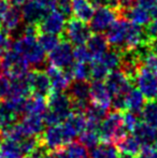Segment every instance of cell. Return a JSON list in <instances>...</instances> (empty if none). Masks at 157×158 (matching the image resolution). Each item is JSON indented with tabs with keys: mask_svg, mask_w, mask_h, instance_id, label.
<instances>
[{
	"mask_svg": "<svg viewBox=\"0 0 157 158\" xmlns=\"http://www.w3.org/2000/svg\"><path fill=\"white\" fill-rule=\"evenodd\" d=\"M74 60L78 63H92L93 57L85 45H78L73 50Z\"/></svg>",
	"mask_w": 157,
	"mask_h": 158,
	"instance_id": "74e56055",
	"label": "cell"
},
{
	"mask_svg": "<svg viewBox=\"0 0 157 158\" xmlns=\"http://www.w3.org/2000/svg\"><path fill=\"white\" fill-rule=\"evenodd\" d=\"M118 151L112 143L102 142L90 152V158H118Z\"/></svg>",
	"mask_w": 157,
	"mask_h": 158,
	"instance_id": "1f68e13d",
	"label": "cell"
},
{
	"mask_svg": "<svg viewBox=\"0 0 157 158\" xmlns=\"http://www.w3.org/2000/svg\"><path fill=\"white\" fill-rule=\"evenodd\" d=\"M39 44L45 52H52L59 43H60V38L57 35H52V33L40 32L37 37Z\"/></svg>",
	"mask_w": 157,
	"mask_h": 158,
	"instance_id": "836d02e7",
	"label": "cell"
},
{
	"mask_svg": "<svg viewBox=\"0 0 157 158\" xmlns=\"http://www.w3.org/2000/svg\"><path fill=\"white\" fill-rule=\"evenodd\" d=\"M72 44L69 41H61L52 52H50L48 60L50 66L66 70L74 64Z\"/></svg>",
	"mask_w": 157,
	"mask_h": 158,
	"instance_id": "30bf717a",
	"label": "cell"
},
{
	"mask_svg": "<svg viewBox=\"0 0 157 158\" xmlns=\"http://www.w3.org/2000/svg\"><path fill=\"white\" fill-rule=\"evenodd\" d=\"M11 50L23 56L30 66L40 67L45 60V51L39 44L36 35H22L12 42Z\"/></svg>",
	"mask_w": 157,
	"mask_h": 158,
	"instance_id": "3957f363",
	"label": "cell"
},
{
	"mask_svg": "<svg viewBox=\"0 0 157 158\" xmlns=\"http://www.w3.org/2000/svg\"><path fill=\"white\" fill-rule=\"evenodd\" d=\"M118 12L121 19H127V21L137 24L139 26H147L152 22L151 11L140 6H134L130 9L118 10Z\"/></svg>",
	"mask_w": 157,
	"mask_h": 158,
	"instance_id": "e0dca14e",
	"label": "cell"
},
{
	"mask_svg": "<svg viewBox=\"0 0 157 158\" xmlns=\"http://www.w3.org/2000/svg\"><path fill=\"white\" fill-rule=\"evenodd\" d=\"M107 111L105 109L93 103L92 106H88L85 111V117L88 122H92L95 124H100L107 116Z\"/></svg>",
	"mask_w": 157,
	"mask_h": 158,
	"instance_id": "e575fe53",
	"label": "cell"
},
{
	"mask_svg": "<svg viewBox=\"0 0 157 158\" xmlns=\"http://www.w3.org/2000/svg\"><path fill=\"white\" fill-rule=\"evenodd\" d=\"M27 158H35V157H32V156H28Z\"/></svg>",
	"mask_w": 157,
	"mask_h": 158,
	"instance_id": "680465c9",
	"label": "cell"
},
{
	"mask_svg": "<svg viewBox=\"0 0 157 158\" xmlns=\"http://www.w3.org/2000/svg\"><path fill=\"white\" fill-rule=\"evenodd\" d=\"M56 10L60 12L66 19H69L72 17V0H57Z\"/></svg>",
	"mask_w": 157,
	"mask_h": 158,
	"instance_id": "ab89813d",
	"label": "cell"
},
{
	"mask_svg": "<svg viewBox=\"0 0 157 158\" xmlns=\"http://www.w3.org/2000/svg\"><path fill=\"white\" fill-rule=\"evenodd\" d=\"M151 15H152V19H157V4L151 10Z\"/></svg>",
	"mask_w": 157,
	"mask_h": 158,
	"instance_id": "f5cc1de1",
	"label": "cell"
},
{
	"mask_svg": "<svg viewBox=\"0 0 157 158\" xmlns=\"http://www.w3.org/2000/svg\"><path fill=\"white\" fill-rule=\"evenodd\" d=\"M137 3L138 6L151 11L157 4V0H137Z\"/></svg>",
	"mask_w": 157,
	"mask_h": 158,
	"instance_id": "bcb514c9",
	"label": "cell"
},
{
	"mask_svg": "<svg viewBox=\"0 0 157 158\" xmlns=\"http://www.w3.org/2000/svg\"><path fill=\"white\" fill-rule=\"evenodd\" d=\"M10 8H11V6L8 0H0V15H1V16H3L9 11Z\"/></svg>",
	"mask_w": 157,
	"mask_h": 158,
	"instance_id": "681fc988",
	"label": "cell"
},
{
	"mask_svg": "<svg viewBox=\"0 0 157 158\" xmlns=\"http://www.w3.org/2000/svg\"><path fill=\"white\" fill-rule=\"evenodd\" d=\"M92 6L94 9H99V8H105V6H108V2L109 0H87Z\"/></svg>",
	"mask_w": 157,
	"mask_h": 158,
	"instance_id": "c3c4849f",
	"label": "cell"
},
{
	"mask_svg": "<svg viewBox=\"0 0 157 158\" xmlns=\"http://www.w3.org/2000/svg\"><path fill=\"white\" fill-rule=\"evenodd\" d=\"M118 158H134L132 155H129V154H125V153H122L121 155H118Z\"/></svg>",
	"mask_w": 157,
	"mask_h": 158,
	"instance_id": "db71d44e",
	"label": "cell"
},
{
	"mask_svg": "<svg viewBox=\"0 0 157 158\" xmlns=\"http://www.w3.org/2000/svg\"><path fill=\"white\" fill-rule=\"evenodd\" d=\"M90 100L105 110L112 106V95L103 81H93L90 84Z\"/></svg>",
	"mask_w": 157,
	"mask_h": 158,
	"instance_id": "2e32d148",
	"label": "cell"
},
{
	"mask_svg": "<svg viewBox=\"0 0 157 158\" xmlns=\"http://www.w3.org/2000/svg\"><path fill=\"white\" fill-rule=\"evenodd\" d=\"M99 125L100 124H95L92 122H88L86 124V127L79 135L80 143L83 144L85 148L93 150L99 144L100 135H99Z\"/></svg>",
	"mask_w": 157,
	"mask_h": 158,
	"instance_id": "44dd1931",
	"label": "cell"
},
{
	"mask_svg": "<svg viewBox=\"0 0 157 158\" xmlns=\"http://www.w3.org/2000/svg\"><path fill=\"white\" fill-rule=\"evenodd\" d=\"M118 1H119V10L130 9L137 4V0H118Z\"/></svg>",
	"mask_w": 157,
	"mask_h": 158,
	"instance_id": "7dc6e473",
	"label": "cell"
},
{
	"mask_svg": "<svg viewBox=\"0 0 157 158\" xmlns=\"http://www.w3.org/2000/svg\"><path fill=\"white\" fill-rule=\"evenodd\" d=\"M0 158H3V156H2V155H1V154H0Z\"/></svg>",
	"mask_w": 157,
	"mask_h": 158,
	"instance_id": "91938a15",
	"label": "cell"
},
{
	"mask_svg": "<svg viewBox=\"0 0 157 158\" xmlns=\"http://www.w3.org/2000/svg\"><path fill=\"white\" fill-rule=\"evenodd\" d=\"M73 113L72 101L64 92H52L48 97V111L44 115L45 125L63 124Z\"/></svg>",
	"mask_w": 157,
	"mask_h": 158,
	"instance_id": "7a4b0ae2",
	"label": "cell"
},
{
	"mask_svg": "<svg viewBox=\"0 0 157 158\" xmlns=\"http://www.w3.org/2000/svg\"><path fill=\"white\" fill-rule=\"evenodd\" d=\"M31 93L27 75L19 79H11V89L9 98H27Z\"/></svg>",
	"mask_w": 157,
	"mask_h": 158,
	"instance_id": "83f0119b",
	"label": "cell"
},
{
	"mask_svg": "<svg viewBox=\"0 0 157 158\" xmlns=\"http://www.w3.org/2000/svg\"><path fill=\"white\" fill-rule=\"evenodd\" d=\"M153 146H154V148H155L156 150H157V140H156V141H155V143L153 144Z\"/></svg>",
	"mask_w": 157,
	"mask_h": 158,
	"instance_id": "6f0895ef",
	"label": "cell"
},
{
	"mask_svg": "<svg viewBox=\"0 0 157 158\" xmlns=\"http://www.w3.org/2000/svg\"><path fill=\"white\" fill-rule=\"evenodd\" d=\"M74 137L72 133L68 130L65 124H58V125L48 126L42 135L41 144L50 151H55L63 148L64 146H67L71 143Z\"/></svg>",
	"mask_w": 157,
	"mask_h": 158,
	"instance_id": "8992f818",
	"label": "cell"
},
{
	"mask_svg": "<svg viewBox=\"0 0 157 158\" xmlns=\"http://www.w3.org/2000/svg\"><path fill=\"white\" fill-rule=\"evenodd\" d=\"M27 79L34 96L48 98L52 93V85H51L50 77H48V73L44 71L36 70L32 72H28Z\"/></svg>",
	"mask_w": 157,
	"mask_h": 158,
	"instance_id": "5bb4252c",
	"label": "cell"
},
{
	"mask_svg": "<svg viewBox=\"0 0 157 158\" xmlns=\"http://www.w3.org/2000/svg\"><path fill=\"white\" fill-rule=\"evenodd\" d=\"M105 38L111 48H118L121 52L134 50L141 44L150 42L142 26L121 17L105 31Z\"/></svg>",
	"mask_w": 157,
	"mask_h": 158,
	"instance_id": "6da1fadb",
	"label": "cell"
},
{
	"mask_svg": "<svg viewBox=\"0 0 157 158\" xmlns=\"http://www.w3.org/2000/svg\"><path fill=\"white\" fill-rule=\"evenodd\" d=\"M46 111H48V101H45V98L39 96L26 98L24 104V114L44 116Z\"/></svg>",
	"mask_w": 157,
	"mask_h": 158,
	"instance_id": "cb8c5ba5",
	"label": "cell"
},
{
	"mask_svg": "<svg viewBox=\"0 0 157 158\" xmlns=\"http://www.w3.org/2000/svg\"><path fill=\"white\" fill-rule=\"evenodd\" d=\"M118 17V12L115 10L105 6L99 8L95 11L94 16L89 22V27L93 32L102 33L105 32L116 21Z\"/></svg>",
	"mask_w": 157,
	"mask_h": 158,
	"instance_id": "4fadbf2b",
	"label": "cell"
},
{
	"mask_svg": "<svg viewBox=\"0 0 157 158\" xmlns=\"http://www.w3.org/2000/svg\"><path fill=\"white\" fill-rule=\"evenodd\" d=\"M92 32L90 27L86 23L80 21L76 17H71L66 23L65 31L63 35H65V39H67V41L78 46L85 45L92 35Z\"/></svg>",
	"mask_w": 157,
	"mask_h": 158,
	"instance_id": "9c48e42d",
	"label": "cell"
},
{
	"mask_svg": "<svg viewBox=\"0 0 157 158\" xmlns=\"http://www.w3.org/2000/svg\"><path fill=\"white\" fill-rule=\"evenodd\" d=\"M2 141H3V139H2V133H1V132H0V145H1Z\"/></svg>",
	"mask_w": 157,
	"mask_h": 158,
	"instance_id": "11a10c76",
	"label": "cell"
},
{
	"mask_svg": "<svg viewBox=\"0 0 157 158\" xmlns=\"http://www.w3.org/2000/svg\"><path fill=\"white\" fill-rule=\"evenodd\" d=\"M86 48L89 51L93 60H95L100 58L109 50V42L105 38V35L94 32V35H90L88 41L86 42Z\"/></svg>",
	"mask_w": 157,
	"mask_h": 158,
	"instance_id": "ffe728a7",
	"label": "cell"
},
{
	"mask_svg": "<svg viewBox=\"0 0 157 158\" xmlns=\"http://www.w3.org/2000/svg\"><path fill=\"white\" fill-rule=\"evenodd\" d=\"M90 64V79L93 81H105L111 71L107 68L99 59L93 60Z\"/></svg>",
	"mask_w": 157,
	"mask_h": 158,
	"instance_id": "d590c367",
	"label": "cell"
},
{
	"mask_svg": "<svg viewBox=\"0 0 157 158\" xmlns=\"http://www.w3.org/2000/svg\"><path fill=\"white\" fill-rule=\"evenodd\" d=\"M30 64L23 56L13 50H8L0 59L2 73L10 79H19L28 74Z\"/></svg>",
	"mask_w": 157,
	"mask_h": 158,
	"instance_id": "52a82bcc",
	"label": "cell"
},
{
	"mask_svg": "<svg viewBox=\"0 0 157 158\" xmlns=\"http://www.w3.org/2000/svg\"><path fill=\"white\" fill-rule=\"evenodd\" d=\"M69 97L72 101V110L76 113H83L88 106L90 99V84L87 81H76L68 87Z\"/></svg>",
	"mask_w": 157,
	"mask_h": 158,
	"instance_id": "8fae6325",
	"label": "cell"
},
{
	"mask_svg": "<svg viewBox=\"0 0 157 158\" xmlns=\"http://www.w3.org/2000/svg\"><path fill=\"white\" fill-rule=\"evenodd\" d=\"M9 3H10L11 6H14V8H22L24 4L26 3L27 0H8Z\"/></svg>",
	"mask_w": 157,
	"mask_h": 158,
	"instance_id": "f907efd6",
	"label": "cell"
},
{
	"mask_svg": "<svg viewBox=\"0 0 157 158\" xmlns=\"http://www.w3.org/2000/svg\"><path fill=\"white\" fill-rule=\"evenodd\" d=\"M21 12L23 21L26 24H36V25H39L40 22L48 13L37 0H27L26 3L22 6Z\"/></svg>",
	"mask_w": 157,
	"mask_h": 158,
	"instance_id": "ac0fdd59",
	"label": "cell"
},
{
	"mask_svg": "<svg viewBox=\"0 0 157 158\" xmlns=\"http://www.w3.org/2000/svg\"><path fill=\"white\" fill-rule=\"evenodd\" d=\"M130 77L122 70H113L105 77V83L113 97H125L132 88Z\"/></svg>",
	"mask_w": 157,
	"mask_h": 158,
	"instance_id": "7c38bea8",
	"label": "cell"
},
{
	"mask_svg": "<svg viewBox=\"0 0 157 158\" xmlns=\"http://www.w3.org/2000/svg\"><path fill=\"white\" fill-rule=\"evenodd\" d=\"M141 66L145 67V68L150 69V70H152V71H156L157 72V55H155L151 51V52L142 59Z\"/></svg>",
	"mask_w": 157,
	"mask_h": 158,
	"instance_id": "b9f144b4",
	"label": "cell"
},
{
	"mask_svg": "<svg viewBox=\"0 0 157 158\" xmlns=\"http://www.w3.org/2000/svg\"><path fill=\"white\" fill-rule=\"evenodd\" d=\"M22 21H23V16H22V12L19 10V8L11 6L8 12L2 16V28L10 35L16 30H19Z\"/></svg>",
	"mask_w": 157,
	"mask_h": 158,
	"instance_id": "603a6c76",
	"label": "cell"
},
{
	"mask_svg": "<svg viewBox=\"0 0 157 158\" xmlns=\"http://www.w3.org/2000/svg\"><path fill=\"white\" fill-rule=\"evenodd\" d=\"M66 23H67L66 17L57 10H54L48 13L38 26L40 32L63 35L64 31H65Z\"/></svg>",
	"mask_w": 157,
	"mask_h": 158,
	"instance_id": "9a60e30c",
	"label": "cell"
},
{
	"mask_svg": "<svg viewBox=\"0 0 157 158\" xmlns=\"http://www.w3.org/2000/svg\"><path fill=\"white\" fill-rule=\"evenodd\" d=\"M116 143H118V148L122 153L132 155V156L138 155L141 148H142L140 142L138 141V139H137L134 135H124V137L122 138V139H119Z\"/></svg>",
	"mask_w": 157,
	"mask_h": 158,
	"instance_id": "f546056e",
	"label": "cell"
},
{
	"mask_svg": "<svg viewBox=\"0 0 157 158\" xmlns=\"http://www.w3.org/2000/svg\"><path fill=\"white\" fill-rule=\"evenodd\" d=\"M126 129L123 125V114L118 111L110 113L99 125L100 140L105 143L118 142L126 135Z\"/></svg>",
	"mask_w": 157,
	"mask_h": 158,
	"instance_id": "5b68a950",
	"label": "cell"
},
{
	"mask_svg": "<svg viewBox=\"0 0 157 158\" xmlns=\"http://www.w3.org/2000/svg\"><path fill=\"white\" fill-rule=\"evenodd\" d=\"M132 135L138 139L142 146L153 145L157 140V129L150 126L145 122H140L134 129Z\"/></svg>",
	"mask_w": 157,
	"mask_h": 158,
	"instance_id": "7402d4cb",
	"label": "cell"
},
{
	"mask_svg": "<svg viewBox=\"0 0 157 158\" xmlns=\"http://www.w3.org/2000/svg\"><path fill=\"white\" fill-rule=\"evenodd\" d=\"M44 158H69V156L65 148H59V150L51 151L44 156Z\"/></svg>",
	"mask_w": 157,
	"mask_h": 158,
	"instance_id": "f6af8a7d",
	"label": "cell"
},
{
	"mask_svg": "<svg viewBox=\"0 0 157 158\" xmlns=\"http://www.w3.org/2000/svg\"><path fill=\"white\" fill-rule=\"evenodd\" d=\"M149 46H150V48H151L152 52H153L155 55H157V37L150 40Z\"/></svg>",
	"mask_w": 157,
	"mask_h": 158,
	"instance_id": "816d5d0a",
	"label": "cell"
},
{
	"mask_svg": "<svg viewBox=\"0 0 157 158\" xmlns=\"http://www.w3.org/2000/svg\"><path fill=\"white\" fill-rule=\"evenodd\" d=\"M69 158H89L87 148L80 142H71L65 148Z\"/></svg>",
	"mask_w": 157,
	"mask_h": 158,
	"instance_id": "8d00e7d4",
	"label": "cell"
},
{
	"mask_svg": "<svg viewBox=\"0 0 157 158\" xmlns=\"http://www.w3.org/2000/svg\"><path fill=\"white\" fill-rule=\"evenodd\" d=\"M21 139V138H19ZM19 139L6 138L0 145V154L3 158H23V151L21 148Z\"/></svg>",
	"mask_w": 157,
	"mask_h": 158,
	"instance_id": "484cf974",
	"label": "cell"
},
{
	"mask_svg": "<svg viewBox=\"0 0 157 158\" xmlns=\"http://www.w3.org/2000/svg\"><path fill=\"white\" fill-rule=\"evenodd\" d=\"M136 86L147 100L157 99V72L141 66L134 79Z\"/></svg>",
	"mask_w": 157,
	"mask_h": 158,
	"instance_id": "ba28073f",
	"label": "cell"
},
{
	"mask_svg": "<svg viewBox=\"0 0 157 158\" xmlns=\"http://www.w3.org/2000/svg\"><path fill=\"white\" fill-rule=\"evenodd\" d=\"M2 27V16L0 15V28Z\"/></svg>",
	"mask_w": 157,
	"mask_h": 158,
	"instance_id": "9f6ffc18",
	"label": "cell"
},
{
	"mask_svg": "<svg viewBox=\"0 0 157 158\" xmlns=\"http://www.w3.org/2000/svg\"><path fill=\"white\" fill-rule=\"evenodd\" d=\"M72 13L73 17L84 23H88L94 16L95 9L87 0H72Z\"/></svg>",
	"mask_w": 157,
	"mask_h": 158,
	"instance_id": "d4e9b609",
	"label": "cell"
},
{
	"mask_svg": "<svg viewBox=\"0 0 157 158\" xmlns=\"http://www.w3.org/2000/svg\"><path fill=\"white\" fill-rule=\"evenodd\" d=\"M71 80L87 81L90 79V64L88 63H74L70 68L64 70Z\"/></svg>",
	"mask_w": 157,
	"mask_h": 158,
	"instance_id": "f1b7e54d",
	"label": "cell"
},
{
	"mask_svg": "<svg viewBox=\"0 0 157 158\" xmlns=\"http://www.w3.org/2000/svg\"><path fill=\"white\" fill-rule=\"evenodd\" d=\"M138 158H157V150L153 145L142 146L138 154Z\"/></svg>",
	"mask_w": 157,
	"mask_h": 158,
	"instance_id": "ee69618b",
	"label": "cell"
},
{
	"mask_svg": "<svg viewBox=\"0 0 157 158\" xmlns=\"http://www.w3.org/2000/svg\"><path fill=\"white\" fill-rule=\"evenodd\" d=\"M126 106L127 111L139 114L142 112L145 106V97L138 88H131L130 92L126 95Z\"/></svg>",
	"mask_w": 157,
	"mask_h": 158,
	"instance_id": "4316f807",
	"label": "cell"
},
{
	"mask_svg": "<svg viewBox=\"0 0 157 158\" xmlns=\"http://www.w3.org/2000/svg\"><path fill=\"white\" fill-rule=\"evenodd\" d=\"M10 37H9L8 32L4 30H0V59L4 55V53L9 50L10 48Z\"/></svg>",
	"mask_w": 157,
	"mask_h": 158,
	"instance_id": "7bdbcfd3",
	"label": "cell"
},
{
	"mask_svg": "<svg viewBox=\"0 0 157 158\" xmlns=\"http://www.w3.org/2000/svg\"><path fill=\"white\" fill-rule=\"evenodd\" d=\"M101 61L110 71L116 70L118 67H121L122 63V52L118 48H111L99 58Z\"/></svg>",
	"mask_w": 157,
	"mask_h": 158,
	"instance_id": "4dcf8cb0",
	"label": "cell"
},
{
	"mask_svg": "<svg viewBox=\"0 0 157 158\" xmlns=\"http://www.w3.org/2000/svg\"><path fill=\"white\" fill-rule=\"evenodd\" d=\"M140 123L138 114L127 111L123 114V125L127 131H134V129Z\"/></svg>",
	"mask_w": 157,
	"mask_h": 158,
	"instance_id": "f35d334b",
	"label": "cell"
},
{
	"mask_svg": "<svg viewBox=\"0 0 157 158\" xmlns=\"http://www.w3.org/2000/svg\"><path fill=\"white\" fill-rule=\"evenodd\" d=\"M11 80L6 74L0 73V99H6L10 96Z\"/></svg>",
	"mask_w": 157,
	"mask_h": 158,
	"instance_id": "60d3db41",
	"label": "cell"
},
{
	"mask_svg": "<svg viewBox=\"0 0 157 158\" xmlns=\"http://www.w3.org/2000/svg\"><path fill=\"white\" fill-rule=\"evenodd\" d=\"M141 114L143 122L157 129V101L150 100L144 106Z\"/></svg>",
	"mask_w": 157,
	"mask_h": 158,
	"instance_id": "d6a6232c",
	"label": "cell"
},
{
	"mask_svg": "<svg viewBox=\"0 0 157 158\" xmlns=\"http://www.w3.org/2000/svg\"><path fill=\"white\" fill-rule=\"evenodd\" d=\"M26 98H6L0 102V132L2 135L13 128L24 113Z\"/></svg>",
	"mask_w": 157,
	"mask_h": 158,
	"instance_id": "277c9868",
	"label": "cell"
},
{
	"mask_svg": "<svg viewBox=\"0 0 157 158\" xmlns=\"http://www.w3.org/2000/svg\"><path fill=\"white\" fill-rule=\"evenodd\" d=\"M46 73L50 77L52 92H64L68 89L71 79L68 77L65 71L53 66H48L46 68Z\"/></svg>",
	"mask_w": 157,
	"mask_h": 158,
	"instance_id": "d6986e66",
	"label": "cell"
}]
</instances>
